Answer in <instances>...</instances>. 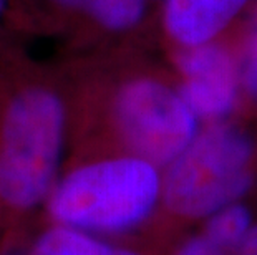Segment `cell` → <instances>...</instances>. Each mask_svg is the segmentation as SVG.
Masks as SVG:
<instances>
[{
    "label": "cell",
    "instance_id": "8",
    "mask_svg": "<svg viewBox=\"0 0 257 255\" xmlns=\"http://www.w3.org/2000/svg\"><path fill=\"white\" fill-rule=\"evenodd\" d=\"M35 255H140L128 248L95 240L83 230L55 225L37 242Z\"/></svg>",
    "mask_w": 257,
    "mask_h": 255
},
{
    "label": "cell",
    "instance_id": "10",
    "mask_svg": "<svg viewBox=\"0 0 257 255\" xmlns=\"http://www.w3.org/2000/svg\"><path fill=\"white\" fill-rule=\"evenodd\" d=\"M239 80L245 95L257 105V14L252 19L244 45L239 65Z\"/></svg>",
    "mask_w": 257,
    "mask_h": 255
},
{
    "label": "cell",
    "instance_id": "1",
    "mask_svg": "<svg viewBox=\"0 0 257 255\" xmlns=\"http://www.w3.org/2000/svg\"><path fill=\"white\" fill-rule=\"evenodd\" d=\"M68 113L57 86L19 78L0 105V202L27 212L48 200L58 182Z\"/></svg>",
    "mask_w": 257,
    "mask_h": 255
},
{
    "label": "cell",
    "instance_id": "11",
    "mask_svg": "<svg viewBox=\"0 0 257 255\" xmlns=\"http://www.w3.org/2000/svg\"><path fill=\"white\" fill-rule=\"evenodd\" d=\"M176 255H229V252H226L219 245H216L204 234H199L188 238L179 247Z\"/></svg>",
    "mask_w": 257,
    "mask_h": 255
},
{
    "label": "cell",
    "instance_id": "6",
    "mask_svg": "<svg viewBox=\"0 0 257 255\" xmlns=\"http://www.w3.org/2000/svg\"><path fill=\"white\" fill-rule=\"evenodd\" d=\"M245 4L247 0H165L163 25L183 50L201 47L221 34Z\"/></svg>",
    "mask_w": 257,
    "mask_h": 255
},
{
    "label": "cell",
    "instance_id": "5",
    "mask_svg": "<svg viewBox=\"0 0 257 255\" xmlns=\"http://www.w3.org/2000/svg\"><path fill=\"white\" fill-rule=\"evenodd\" d=\"M181 75L179 95L198 118L221 123L237 103L239 68L224 48L206 45L184 48L176 58Z\"/></svg>",
    "mask_w": 257,
    "mask_h": 255
},
{
    "label": "cell",
    "instance_id": "12",
    "mask_svg": "<svg viewBox=\"0 0 257 255\" xmlns=\"http://www.w3.org/2000/svg\"><path fill=\"white\" fill-rule=\"evenodd\" d=\"M236 255H257V224H252V227L247 230V234L240 240L237 248L234 250Z\"/></svg>",
    "mask_w": 257,
    "mask_h": 255
},
{
    "label": "cell",
    "instance_id": "2",
    "mask_svg": "<svg viewBox=\"0 0 257 255\" xmlns=\"http://www.w3.org/2000/svg\"><path fill=\"white\" fill-rule=\"evenodd\" d=\"M163 176L141 157L121 154L76 166L48 197L57 225L118 232L141 224L161 200Z\"/></svg>",
    "mask_w": 257,
    "mask_h": 255
},
{
    "label": "cell",
    "instance_id": "13",
    "mask_svg": "<svg viewBox=\"0 0 257 255\" xmlns=\"http://www.w3.org/2000/svg\"><path fill=\"white\" fill-rule=\"evenodd\" d=\"M9 7H10V0H0V24H4L5 17H7Z\"/></svg>",
    "mask_w": 257,
    "mask_h": 255
},
{
    "label": "cell",
    "instance_id": "9",
    "mask_svg": "<svg viewBox=\"0 0 257 255\" xmlns=\"http://www.w3.org/2000/svg\"><path fill=\"white\" fill-rule=\"evenodd\" d=\"M252 227V214L242 204H229L207 217L206 229L202 230L209 240L226 252L236 250L240 240Z\"/></svg>",
    "mask_w": 257,
    "mask_h": 255
},
{
    "label": "cell",
    "instance_id": "3",
    "mask_svg": "<svg viewBox=\"0 0 257 255\" xmlns=\"http://www.w3.org/2000/svg\"><path fill=\"white\" fill-rule=\"evenodd\" d=\"M255 159L257 144L244 128L212 123L166 166L163 204L179 219L209 217L249 191Z\"/></svg>",
    "mask_w": 257,
    "mask_h": 255
},
{
    "label": "cell",
    "instance_id": "7",
    "mask_svg": "<svg viewBox=\"0 0 257 255\" xmlns=\"http://www.w3.org/2000/svg\"><path fill=\"white\" fill-rule=\"evenodd\" d=\"M60 10L76 14L108 34L136 29L146 12V0H48Z\"/></svg>",
    "mask_w": 257,
    "mask_h": 255
},
{
    "label": "cell",
    "instance_id": "4",
    "mask_svg": "<svg viewBox=\"0 0 257 255\" xmlns=\"http://www.w3.org/2000/svg\"><path fill=\"white\" fill-rule=\"evenodd\" d=\"M111 126L128 154L169 166L198 136V116L178 90L151 77L121 81L111 95Z\"/></svg>",
    "mask_w": 257,
    "mask_h": 255
}]
</instances>
